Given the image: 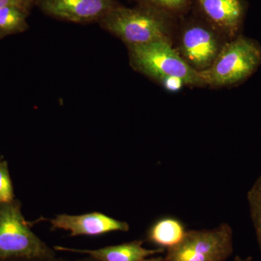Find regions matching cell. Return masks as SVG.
<instances>
[{"label":"cell","instance_id":"6da1fadb","mask_svg":"<svg viewBox=\"0 0 261 261\" xmlns=\"http://www.w3.org/2000/svg\"><path fill=\"white\" fill-rule=\"evenodd\" d=\"M176 19L145 5L127 8L120 4L98 23L127 47L159 41L173 42Z\"/></svg>","mask_w":261,"mask_h":261},{"label":"cell","instance_id":"7a4b0ae2","mask_svg":"<svg viewBox=\"0 0 261 261\" xmlns=\"http://www.w3.org/2000/svg\"><path fill=\"white\" fill-rule=\"evenodd\" d=\"M260 64L259 43L238 35L225 43L214 63L199 74L204 87H231L250 78Z\"/></svg>","mask_w":261,"mask_h":261},{"label":"cell","instance_id":"3957f363","mask_svg":"<svg viewBox=\"0 0 261 261\" xmlns=\"http://www.w3.org/2000/svg\"><path fill=\"white\" fill-rule=\"evenodd\" d=\"M130 66L159 83L166 77L181 79L187 87H204L199 72L187 64L173 42L159 41L127 46Z\"/></svg>","mask_w":261,"mask_h":261},{"label":"cell","instance_id":"277c9868","mask_svg":"<svg viewBox=\"0 0 261 261\" xmlns=\"http://www.w3.org/2000/svg\"><path fill=\"white\" fill-rule=\"evenodd\" d=\"M55 255L30 229L18 200L0 204V260Z\"/></svg>","mask_w":261,"mask_h":261},{"label":"cell","instance_id":"5b68a950","mask_svg":"<svg viewBox=\"0 0 261 261\" xmlns=\"http://www.w3.org/2000/svg\"><path fill=\"white\" fill-rule=\"evenodd\" d=\"M226 39L197 15L182 22L178 29L177 47L175 48L187 64L201 72L214 63L227 42Z\"/></svg>","mask_w":261,"mask_h":261},{"label":"cell","instance_id":"8992f818","mask_svg":"<svg viewBox=\"0 0 261 261\" xmlns=\"http://www.w3.org/2000/svg\"><path fill=\"white\" fill-rule=\"evenodd\" d=\"M233 252V232L227 224L213 229L190 230L168 249L166 261H225Z\"/></svg>","mask_w":261,"mask_h":261},{"label":"cell","instance_id":"52a82bcc","mask_svg":"<svg viewBox=\"0 0 261 261\" xmlns=\"http://www.w3.org/2000/svg\"><path fill=\"white\" fill-rule=\"evenodd\" d=\"M118 0H36L44 15L70 23H99L103 17L119 5Z\"/></svg>","mask_w":261,"mask_h":261},{"label":"cell","instance_id":"ba28073f","mask_svg":"<svg viewBox=\"0 0 261 261\" xmlns=\"http://www.w3.org/2000/svg\"><path fill=\"white\" fill-rule=\"evenodd\" d=\"M197 15L227 40L238 37L243 27L245 0H192Z\"/></svg>","mask_w":261,"mask_h":261},{"label":"cell","instance_id":"9c48e42d","mask_svg":"<svg viewBox=\"0 0 261 261\" xmlns=\"http://www.w3.org/2000/svg\"><path fill=\"white\" fill-rule=\"evenodd\" d=\"M53 228L69 231L70 236H99L113 231L126 232L129 225L99 212L82 215L60 214L51 219Z\"/></svg>","mask_w":261,"mask_h":261},{"label":"cell","instance_id":"30bf717a","mask_svg":"<svg viewBox=\"0 0 261 261\" xmlns=\"http://www.w3.org/2000/svg\"><path fill=\"white\" fill-rule=\"evenodd\" d=\"M143 240H135L130 243L120 244L96 249V250H81L61 246L54 247L59 251L77 252L87 254L98 261H141L149 256L163 253L164 249L149 250L142 247Z\"/></svg>","mask_w":261,"mask_h":261},{"label":"cell","instance_id":"8fae6325","mask_svg":"<svg viewBox=\"0 0 261 261\" xmlns=\"http://www.w3.org/2000/svg\"><path fill=\"white\" fill-rule=\"evenodd\" d=\"M186 232V228L180 220L165 216L151 225L147 230V240L157 248L168 250L179 243Z\"/></svg>","mask_w":261,"mask_h":261},{"label":"cell","instance_id":"7c38bea8","mask_svg":"<svg viewBox=\"0 0 261 261\" xmlns=\"http://www.w3.org/2000/svg\"><path fill=\"white\" fill-rule=\"evenodd\" d=\"M30 13V10L17 5L0 8V39L28 30L27 18Z\"/></svg>","mask_w":261,"mask_h":261},{"label":"cell","instance_id":"4fadbf2b","mask_svg":"<svg viewBox=\"0 0 261 261\" xmlns=\"http://www.w3.org/2000/svg\"><path fill=\"white\" fill-rule=\"evenodd\" d=\"M137 5L150 7L171 15L173 18H183L192 5V0H135Z\"/></svg>","mask_w":261,"mask_h":261},{"label":"cell","instance_id":"5bb4252c","mask_svg":"<svg viewBox=\"0 0 261 261\" xmlns=\"http://www.w3.org/2000/svg\"><path fill=\"white\" fill-rule=\"evenodd\" d=\"M247 200L261 253V174L249 191Z\"/></svg>","mask_w":261,"mask_h":261},{"label":"cell","instance_id":"9a60e30c","mask_svg":"<svg viewBox=\"0 0 261 261\" xmlns=\"http://www.w3.org/2000/svg\"><path fill=\"white\" fill-rule=\"evenodd\" d=\"M14 200V190L8 162L0 159V204Z\"/></svg>","mask_w":261,"mask_h":261},{"label":"cell","instance_id":"2e32d148","mask_svg":"<svg viewBox=\"0 0 261 261\" xmlns=\"http://www.w3.org/2000/svg\"><path fill=\"white\" fill-rule=\"evenodd\" d=\"M160 85L168 92H179L184 87H187L186 83L181 79L177 77L169 76L163 79L159 82Z\"/></svg>","mask_w":261,"mask_h":261},{"label":"cell","instance_id":"e0dca14e","mask_svg":"<svg viewBox=\"0 0 261 261\" xmlns=\"http://www.w3.org/2000/svg\"><path fill=\"white\" fill-rule=\"evenodd\" d=\"M0 261H98L94 257L89 256L84 258L79 259L75 260H65V259L60 258L55 256L51 257H20V258L7 259V260H0Z\"/></svg>","mask_w":261,"mask_h":261},{"label":"cell","instance_id":"ac0fdd59","mask_svg":"<svg viewBox=\"0 0 261 261\" xmlns=\"http://www.w3.org/2000/svg\"><path fill=\"white\" fill-rule=\"evenodd\" d=\"M35 4L36 0H0V8L7 5H17L31 11Z\"/></svg>","mask_w":261,"mask_h":261},{"label":"cell","instance_id":"d6986e66","mask_svg":"<svg viewBox=\"0 0 261 261\" xmlns=\"http://www.w3.org/2000/svg\"><path fill=\"white\" fill-rule=\"evenodd\" d=\"M141 261H166V258L161 256L152 257L149 258H145Z\"/></svg>","mask_w":261,"mask_h":261},{"label":"cell","instance_id":"ffe728a7","mask_svg":"<svg viewBox=\"0 0 261 261\" xmlns=\"http://www.w3.org/2000/svg\"><path fill=\"white\" fill-rule=\"evenodd\" d=\"M252 257H247L246 258H243L240 256H237L235 257V261H251Z\"/></svg>","mask_w":261,"mask_h":261}]
</instances>
